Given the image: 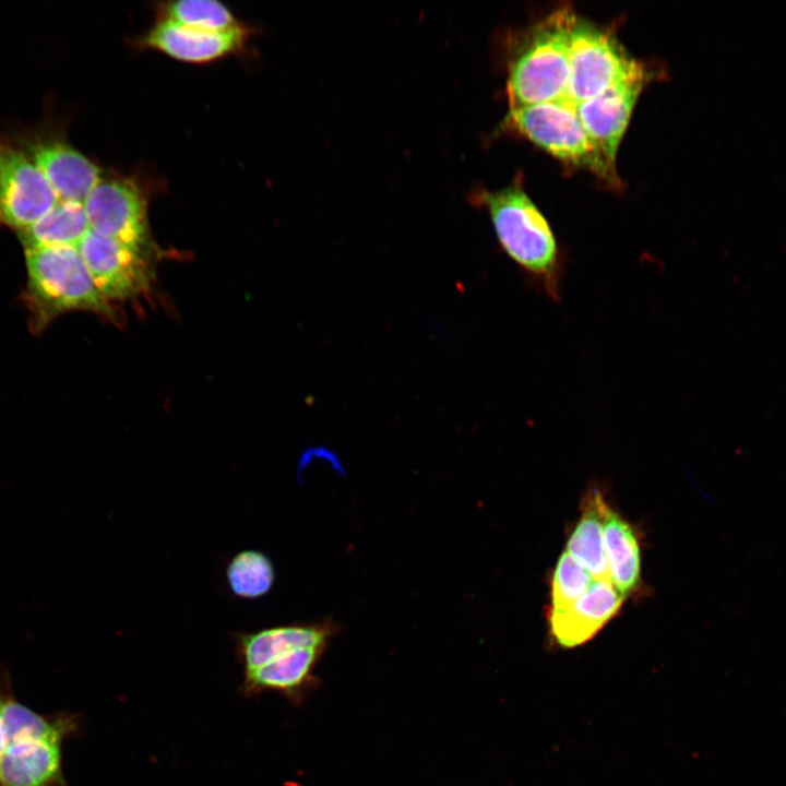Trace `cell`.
Here are the masks:
<instances>
[{"instance_id": "15", "label": "cell", "mask_w": 786, "mask_h": 786, "mask_svg": "<svg viewBox=\"0 0 786 786\" xmlns=\"http://www.w3.org/2000/svg\"><path fill=\"white\" fill-rule=\"evenodd\" d=\"M323 647H298L284 652L265 664L242 672L240 692L246 696L276 691L296 698L311 679Z\"/></svg>"}, {"instance_id": "21", "label": "cell", "mask_w": 786, "mask_h": 786, "mask_svg": "<svg viewBox=\"0 0 786 786\" xmlns=\"http://www.w3.org/2000/svg\"><path fill=\"white\" fill-rule=\"evenodd\" d=\"M595 582L591 573L568 551L559 557L551 576L550 608L560 610L581 598Z\"/></svg>"}, {"instance_id": "8", "label": "cell", "mask_w": 786, "mask_h": 786, "mask_svg": "<svg viewBox=\"0 0 786 786\" xmlns=\"http://www.w3.org/2000/svg\"><path fill=\"white\" fill-rule=\"evenodd\" d=\"M78 250L106 299H127L148 287V266L141 250L90 229Z\"/></svg>"}, {"instance_id": "20", "label": "cell", "mask_w": 786, "mask_h": 786, "mask_svg": "<svg viewBox=\"0 0 786 786\" xmlns=\"http://www.w3.org/2000/svg\"><path fill=\"white\" fill-rule=\"evenodd\" d=\"M167 19L181 25L206 31L225 32L238 27L234 16L214 0H182L166 8Z\"/></svg>"}, {"instance_id": "11", "label": "cell", "mask_w": 786, "mask_h": 786, "mask_svg": "<svg viewBox=\"0 0 786 786\" xmlns=\"http://www.w3.org/2000/svg\"><path fill=\"white\" fill-rule=\"evenodd\" d=\"M624 599L612 583L595 580L575 603L560 610L548 611L552 639L568 648L586 643L618 614Z\"/></svg>"}, {"instance_id": "22", "label": "cell", "mask_w": 786, "mask_h": 786, "mask_svg": "<svg viewBox=\"0 0 786 786\" xmlns=\"http://www.w3.org/2000/svg\"><path fill=\"white\" fill-rule=\"evenodd\" d=\"M13 690L9 671L0 662V762L3 754L5 733L3 725V706L9 693Z\"/></svg>"}, {"instance_id": "17", "label": "cell", "mask_w": 786, "mask_h": 786, "mask_svg": "<svg viewBox=\"0 0 786 786\" xmlns=\"http://www.w3.org/2000/svg\"><path fill=\"white\" fill-rule=\"evenodd\" d=\"M606 500L597 489L583 499L581 516L571 532L567 550L596 581L610 582L604 545L603 515Z\"/></svg>"}, {"instance_id": "13", "label": "cell", "mask_w": 786, "mask_h": 786, "mask_svg": "<svg viewBox=\"0 0 786 786\" xmlns=\"http://www.w3.org/2000/svg\"><path fill=\"white\" fill-rule=\"evenodd\" d=\"M337 627L331 620L291 623L234 633L235 651L242 672L252 670L273 657L298 647H325Z\"/></svg>"}, {"instance_id": "1", "label": "cell", "mask_w": 786, "mask_h": 786, "mask_svg": "<svg viewBox=\"0 0 786 786\" xmlns=\"http://www.w3.org/2000/svg\"><path fill=\"white\" fill-rule=\"evenodd\" d=\"M11 692L3 706L0 786H69L62 769V746L78 729L76 716L39 714Z\"/></svg>"}, {"instance_id": "5", "label": "cell", "mask_w": 786, "mask_h": 786, "mask_svg": "<svg viewBox=\"0 0 786 786\" xmlns=\"http://www.w3.org/2000/svg\"><path fill=\"white\" fill-rule=\"evenodd\" d=\"M507 122L552 156L611 182L617 178L615 164L585 131L575 105L567 98L512 108Z\"/></svg>"}, {"instance_id": "6", "label": "cell", "mask_w": 786, "mask_h": 786, "mask_svg": "<svg viewBox=\"0 0 786 786\" xmlns=\"http://www.w3.org/2000/svg\"><path fill=\"white\" fill-rule=\"evenodd\" d=\"M570 79L565 93L574 105L595 97L643 64L602 26L574 15L569 35Z\"/></svg>"}, {"instance_id": "12", "label": "cell", "mask_w": 786, "mask_h": 786, "mask_svg": "<svg viewBox=\"0 0 786 786\" xmlns=\"http://www.w3.org/2000/svg\"><path fill=\"white\" fill-rule=\"evenodd\" d=\"M26 147L59 200L84 202L100 181L98 167L60 140H37Z\"/></svg>"}, {"instance_id": "2", "label": "cell", "mask_w": 786, "mask_h": 786, "mask_svg": "<svg viewBox=\"0 0 786 786\" xmlns=\"http://www.w3.org/2000/svg\"><path fill=\"white\" fill-rule=\"evenodd\" d=\"M574 15L568 7L557 9L524 36L508 68L510 109L565 97L570 79L569 35Z\"/></svg>"}, {"instance_id": "14", "label": "cell", "mask_w": 786, "mask_h": 786, "mask_svg": "<svg viewBox=\"0 0 786 786\" xmlns=\"http://www.w3.org/2000/svg\"><path fill=\"white\" fill-rule=\"evenodd\" d=\"M243 39L245 31L240 26L206 32L166 19L151 31L146 44L182 61L206 62L239 49Z\"/></svg>"}, {"instance_id": "3", "label": "cell", "mask_w": 786, "mask_h": 786, "mask_svg": "<svg viewBox=\"0 0 786 786\" xmlns=\"http://www.w3.org/2000/svg\"><path fill=\"white\" fill-rule=\"evenodd\" d=\"M505 253L553 299L560 296L561 267L555 235L543 214L517 186L480 193Z\"/></svg>"}, {"instance_id": "9", "label": "cell", "mask_w": 786, "mask_h": 786, "mask_svg": "<svg viewBox=\"0 0 786 786\" xmlns=\"http://www.w3.org/2000/svg\"><path fill=\"white\" fill-rule=\"evenodd\" d=\"M83 204L92 230L139 250L145 246L146 207L133 183L99 181Z\"/></svg>"}, {"instance_id": "19", "label": "cell", "mask_w": 786, "mask_h": 786, "mask_svg": "<svg viewBox=\"0 0 786 786\" xmlns=\"http://www.w3.org/2000/svg\"><path fill=\"white\" fill-rule=\"evenodd\" d=\"M226 580L234 595L254 599L271 591L275 581V570L264 552L253 549L242 550L228 562Z\"/></svg>"}, {"instance_id": "4", "label": "cell", "mask_w": 786, "mask_h": 786, "mask_svg": "<svg viewBox=\"0 0 786 786\" xmlns=\"http://www.w3.org/2000/svg\"><path fill=\"white\" fill-rule=\"evenodd\" d=\"M25 259L26 300L36 330L69 310L112 315L109 302L94 284L78 247L27 249Z\"/></svg>"}, {"instance_id": "16", "label": "cell", "mask_w": 786, "mask_h": 786, "mask_svg": "<svg viewBox=\"0 0 786 786\" xmlns=\"http://www.w3.org/2000/svg\"><path fill=\"white\" fill-rule=\"evenodd\" d=\"M604 545L610 581L627 597L641 586V552L638 533L607 502L603 515Z\"/></svg>"}, {"instance_id": "18", "label": "cell", "mask_w": 786, "mask_h": 786, "mask_svg": "<svg viewBox=\"0 0 786 786\" xmlns=\"http://www.w3.org/2000/svg\"><path fill=\"white\" fill-rule=\"evenodd\" d=\"M83 202L59 200L37 222L17 231L27 249L48 247H78L90 230Z\"/></svg>"}, {"instance_id": "10", "label": "cell", "mask_w": 786, "mask_h": 786, "mask_svg": "<svg viewBox=\"0 0 786 786\" xmlns=\"http://www.w3.org/2000/svg\"><path fill=\"white\" fill-rule=\"evenodd\" d=\"M646 79L647 72L642 66L597 96L575 105L585 131L614 164L619 143Z\"/></svg>"}, {"instance_id": "7", "label": "cell", "mask_w": 786, "mask_h": 786, "mask_svg": "<svg viewBox=\"0 0 786 786\" xmlns=\"http://www.w3.org/2000/svg\"><path fill=\"white\" fill-rule=\"evenodd\" d=\"M58 201L53 188L28 154L0 141V225L17 231L27 228Z\"/></svg>"}]
</instances>
